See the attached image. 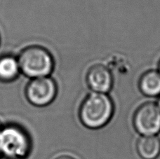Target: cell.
Wrapping results in <instances>:
<instances>
[{"label": "cell", "mask_w": 160, "mask_h": 159, "mask_svg": "<svg viewBox=\"0 0 160 159\" xmlns=\"http://www.w3.org/2000/svg\"><path fill=\"white\" fill-rule=\"evenodd\" d=\"M113 111L112 102L106 94L94 93L83 102L79 110V118L87 128H99L110 120Z\"/></svg>", "instance_id": "obj_1"}, {"label": "cell", "mask_w": 160, "mask_h": 159, "mask_svg": "<svg viewBox=\"0 0 160 159\" xmlns=\"http://www.w3.org/2000/svg\"><path fill=\"white\" fill-rule=\"evenodd\" d=\"M18 60L21 72L32 79L48 76L54 67L51 54L39 46L25 48L20 53Z\"/></svg>", "instance_id": "obj_2"}, {"label": "cell", "mask_w": 160, "mask_h": 159, "mask_svg": "<svg viewBox=\"0 0 160 159\" xmlns=\"http://www.w3.org/2000/svg\"><path fill=\"white\" fill-rule=\"evenodd\" d=\"M30 150L27 132L16 125H7L0 129V155L7 159H25Z\"/></svg>", "instance_id": "obj_3"}, {"label": "cell", "mask_w": 160, "mask_h": 159, "mask_svg": "<svg viewBox=\"0 0 160 159\" xmlns=\"http://www.w3.org/2000/svg\"><path fill=\"white\" fill-rule=\"evenodd\" d=\"M56 95V84L49 76L32 79L25 89L27 100L36 107L48 105L54 100Z\"/></svg>", "instance_id": "obj_4"}, {"label": "cell", "mask_w": 160, "mask_h": 159, "mask_svg": "<svg viewBox=\"0 0 160 159\" xmlns=\"http://www.w3.org/2000/svg\"><path fill=\"white\" fill-rule=\"evenodd\" d=\"M134 126L144 135H153L160 131V109L152 103L143 104L134 116Z\"/></svg>", "instance_id": "obj_5"}, {"label": "cell", "mask_w": 160, "mask_h": 159, "mask_svg": "<svg viewBox=\"0 0 160 159\" xmlns=\"http://www.w3.org/2000/svg\"><path fill=\"white\" fill-rule=\"evenodd\" d=\"M87 81L88 86L96 93H108L112 86V76L110 70L102 65H96L88 70Z\"/></svg>", "instance_id": "obj_6"}, {"label": "cell", "mask_w": 160, "mask_h": 159, "mask_svg": "<svg viewBox=\"0 0 160 159\" xmlns=\"http://www.w3.org/2000/svg\"><path fill=\"white\" fill-rule=\"evenodd\" d=\"M137 151L143 159H155L160 154V140L154 135H145L137 143Z\"/></svg>", "instance_id": "obj_7"}, {"label": "cell", "mask_w": 160, "mask_h": 159, "mask_svg": "<svg viewBox=\"0 0 160 159\" xmlns=\"http://www.w3.org/2000/svg\"><path fill=\"white\" fill-rule=\"evenodd\" d=\"M21 72L18 58L11 55H4L0 58V81H12L18 77Z\"/></svg>", "instance_id": "obj_8"}, {"label": "cell", "mask_w": 160, "mask_h": 159, "mask_svg": "<svg viewBox=\"0 0 160 159\" xmlns=\"http://www.w3.org/2000/svg\"><path fill=\"white\" fill-rule=\"evenodd\" d=\"M140 89L148 96L160 95V75L155 71L144 74L140 81Z\"/></svg>", "instance_id": "obj_9"}, {"label": "cell", "mask_w": 160, "mask_h": 159, "mask_svg": "<svg viewBox=\"0 0 160 159\" xmlns=\"http://www.w3.org/2000/svg\"><path fill=\"white\" fill-rule=\"evenodd\" d=\"M56 159H75V158L72 157H70V156L62 155V156H60V157H57Z\"/></svg>", "instance_id": "obj_10"}, {"label": "cell", "mask_w": 160, "mask_h": 159, "mask_svg": "<svg viewBox=\"0 0 160 159\" xmlns=\"http://www.w3.org/2000/svg\"><path fill=\"white\" fill-rule=\"evenodd\" d=\"M158 107H159V108L160 109V99L159 100V103H158Z\"/></svg>", "instance_id": "obj_11"}, {"label": "cell", "mask_w": 160, "mask_h": 159, "mask_svg": "<svg viewBox=\"0 0 160 159\" xmlns=\"http://www.w3.org/2000/svg\"><path fill=\"white\" fill-rule=\"evenodd\" d=\"M2 123H1V121H0V129L2 128Z\"/></svg>", "instance_id": "obj_12"}, {"label": "cell", "mask_w": 160, "mask_h": 159, "mask_svg": "<svg viewBox=\"0 0 160 159\" xmlns=\"http://www.w3.org/2000/svg\"><path fill=\"white\" fill-rule=\"evenodd\" d=\"M159 72H160V63H159Z\"/></svg>", "instance_id": "obj_13"}]
</instances>
